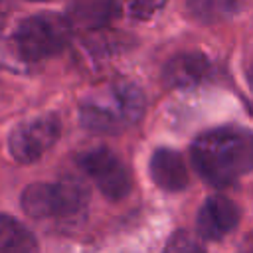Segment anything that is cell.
<instances>
[{
  "mask_svg": "<svg viewBox=\"0 0 253 253\" xmlns=\"http://www.w3.org/2000/svg\"><path fill=\"white\" fill-rule=\"evenodd\" d=\"M237 223H239V210L225 196L208 198L196 217L198 233L204 239H211V241L221 239L223 235L233 231Z\"/></svg>",
  "mask_w": 253,
  "mask_h": 253,
  "instance_id": "obj_7",
  "label": "cell"
},
{
  "mask_svg": "<svg viewBox=\"0 0 253 253\" xmlns=\"http://www.w3.org/2000/svg\"><path fill=\"white\" fill-rule=\"evenodd\" d=\"M239 253H253V233L243 239V243L239 245Z\"/></svg>",
  "mask_w": 253,
  "mask_h": 253,
  "instance_id": "obj_14",
  "label": "cell"
},
{
  "mask_svg": "<svg viewBox=\"0 0 253 253\" xmlns=\"http://www.w3.org/2000/svg\"><path fill=\"white\" fill-rule=\"evenodd\" d=\"M162 253H206V247L196 235L186 229H180L168 239Z\"/></svg>",
  "mask_w": 253,
  "mask_h": 253,
  "instance_id": "obj_12",
  "label": "cell"
},
{
  "mask_svg": "<svg viewBox=\"0 0 253 253\" xmlns=\"http://www.w3.org/2000/svg\"><path fill=\"white\" fill-rule=\"evenodd\" d=\"M150 176L166 192H180L188 186V170L182 156L172 148H158L150 158Z\"/></svg>",
  "mask_w": 253,
  "mask_h": 253,
  "instance_id": "obj_9",
  "label": "cell"
},
{
  "mask_svg": "<svg viewBox=\"0 0 253 253\" xmlns=\"http://www.w3.org/2000/svg\"><path fill=\"white\" fill-rule=\"evenodd\" d=\"M71 42V24L59 14H38L26 18L16 34L18 53L28 61H40L59 53Z\"/></svg>",
  "mask_w": 253,
  "mask_h": 253,
  "instance_id": "obj_4",
  "label": "cell"
},
{
  "mask_svg": "<svg viewBox=\"0 0 253 253\" xmlns=\"http://www.w3.org/2000/svg\"><path fill=\"white\" fill-rule=\"evenodd\" d=\"M247 81H249V87L253 89V63H251L249 69H247Z\"/></svg>",
  "mask_w": 253,
  "mask_h": 253,
  "instance_id": "obj_15",
  "label": "cell"
},
{
  "mask_svg": "<svg viewBox=\"0 0 253 253\" xmlns=\"http://www.w3.org/2000/svg\"><path fill=\"white\" fill-rule=\"evenodd\" d=\"M186 8L196 22L217 24L231 18L237 12L239 2L237 0H188Z\"/></svg>",
  "mask_w": 253,
  "mask_h": 253,
  "instance_id": "obj_11",
  "label": "cell"
},
{
  "mask_svg": "<svg viewBox=\"0 0 253 253\" xmlns=\"http://www.w3.org/2000/svg\"><path fill=\"white\" fill-rule=\"evenodd\" d=\"M0 253H38L34 233L6 213H0Z\"/></svg>",
  "mask_w": 253,
  "mask_h": 253,
  "instance_id": "obj_10",
  "label": "cell"
},
{
  "mask_svg": "<svg viewBox=\"0 0 253 253\" xmlns=\"http://www.w3.org/2000/svg\"><path fill=\"white\" fill-rule=\"evenodd\" d=\"M211 73V63L204 53L188 51L174 55L162 71V79L172 89H194Z\"/></svg>",
  "mask_w": 253,
  "mask_h": 253,
  "instance_id": "obj_8",
  "label": "cell"
},
{
  "mask_svg": "<svg viewBox=\"0 0 253 253\" xmlns=\"http://www.w3.org/2000/svg\"><path fill=\"white\" fill-rule=\"evenodd\" d=\"M166 0H128V12L134 18H150Z\"/></svg>",
  "mask_w": 253,
  "mask_h": 253,
  "instance_id": "obj_13",
  "label": "cell"
},
{
  "mask_svg": "<svg viewBox=\"0 0 253 253\" xmlns=\"http://www.w3.org/2000/svg\"><path fill=\"white\" fill-rule=\"evenodd\" d=\"M59 134L61 123L55 115L30 119L16 126L10 134V152L22 164L36 162L57 142Z\"/></svg>",
  "mask_w": 253,
  "mask_h": 253,
  "instance_id": "obj_6",
  "label": "cell"
},
{
  "mask_svg": "<svg viewBox=\"0 0 253 253\" xmlns=\"http://www.w3.org/2000/svg\"><path fill=\"white\" fill-rule=\"evenodd\" d=\"M251 111H253V107H251Z\"/></svg>",
  "mask_w": 253,
  "mask_h": 253,
  "instance_id": "obj_17",
  "label": "cell"
},
{
  "mask_svg": "<svg viewBox=\"0 0 253 253\" xmlns=\"http://www.w3.org/2000/svg\"><path fill=\"white\" fill-rule=\"evenodd\" d=\"M34 2H43V0H34Z\"/></svg>",
  "mask_w": 253,
  "mask_h": 253,
  "instance_id": "obj_16",
  "label": "cell"
},
{
  "mask_svg": "<svg viewBox=\"0 0 253 253\" xmlns=\"http://www.w3.org/2000/svg\"><path fill=\"white\" fill-rule=\"evenodd\" d=\"M89 190L81 180L65 178L59 182H36L22 192V208L28 215L45 219H79L87 211Z\"/></svg>",
  "mask_w": 253,
  "mask_h": 253,
  "instance_id": "obj_3",
  "label": "cell"
},
{
  "mask_svg": "<svg viewBox=\"0 0 253 253\" xmlns=\"http://www.w3.org/2000/svg\"><path fill=\"white\" fill-rule=\"evenodd\" d=\"M83 172L95 182V186L109 198L121 200L132 188V178L126 164L107 146L89 148L77 158Z\"/></svg>",
  "mask_w": 253,
  "mask_h": 253,
  "instance_id": "obj_5",
  "label": "cell"
},
{
  "mask_svg": "<svg viewBox=\"0 0 253 253\" xmlns=\"http://www.w3.org/2000/svg\"><path fill=\"white\" fill-rule=\"evenodd\" d=\"M144 115V93L128 79H113L93 89L79 105L81 125L95 132H123Z\"/></svg>",
  "mask_w": 253,
  "mask_h": 253,
  "instance_id": "obj_2",
  "label": "cell"
},
{
  "mask_svg": "<svg viewBox=\"0 0 253 253\" xmlns=\"http://www.w3.org/2000/svg\"><path fill=\"white\" fill-rule=\"evenodd\" d=\"M192 162L211 186H229L253 170V130L221 126L200 134L192 144Z\"/></svg>",
  "mask_w": 253,
  "mask_h": 253,
  "instance_id": "obj_1",
  "label": "cell"
}]
</instances>
